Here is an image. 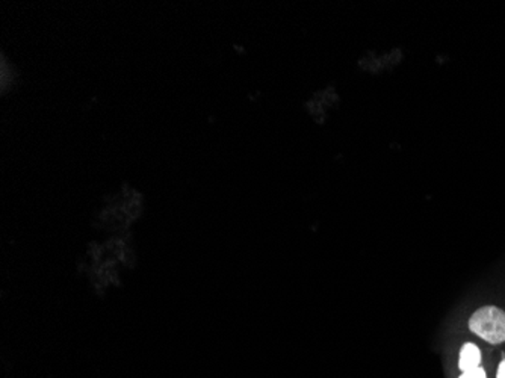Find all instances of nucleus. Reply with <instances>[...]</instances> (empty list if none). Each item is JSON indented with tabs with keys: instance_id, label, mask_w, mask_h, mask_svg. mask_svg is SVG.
<instances>
[{
	"instance_id": "f257e3e1",
	"label": "nucleus",
	"mask_w": 505,
	"mask_h": 378,
	"mask_svg": "<svg viewBox=\"0 0 505 378\" xmlns=\"http://www.w3.org/2000/svg\"><path fill=\"white\" fill-rule=\"evenodd\" d=\"M469 330L482 341L500 345L505 342V312L495 306H486L469 318Z\"/></svg>"
},
{
	"instance_id": "f03ea898",
	"label": "nucleus",
	"mask_w": 505,
	"mask_h": 378,
	"mask_svg": "<svg viewBox=\"0 0 505 378\" xmlns=\"http://www.w3.org/2000/svg\"><path fill=\"white\" fill-rule=\"evenodd\" d=\"M480 364H481V351H480V348L471 344V342L464 344L460 350L459 368L466 373V371L480 368Z\"/></svg>"
},
{
	"instance_id": "7ed1b4c3",
	"label": "nucleus",
	"mask_w": 505,
	"mask_h": 378,
	"mask_svg": "<svg viewBox=\"0 0 505 378\" xmlns=\"http://www.w3.org/2000/svg\"><path fill=\"white\" fill-rule=\"evenodd\" d=\"M459 378H487L486 371L482 368H475L472 371H466Z\"/></svg>"
},
{
	"instance_id": "20e7f679",
	"label": "nucleus",
	"mask_w": 505,
	"mask_h": 378,
	"mask_svg": "<svg viewBox=\"0 0 505 378\" xmlns=\"http://www.w3.org/2000/svg\"><path fill=\"white\" fill-rule=\"evenodd\" d=\"M496 378H505V359L500 362V368H498V373H496Z\"/></svg>"
}]
</instances>
